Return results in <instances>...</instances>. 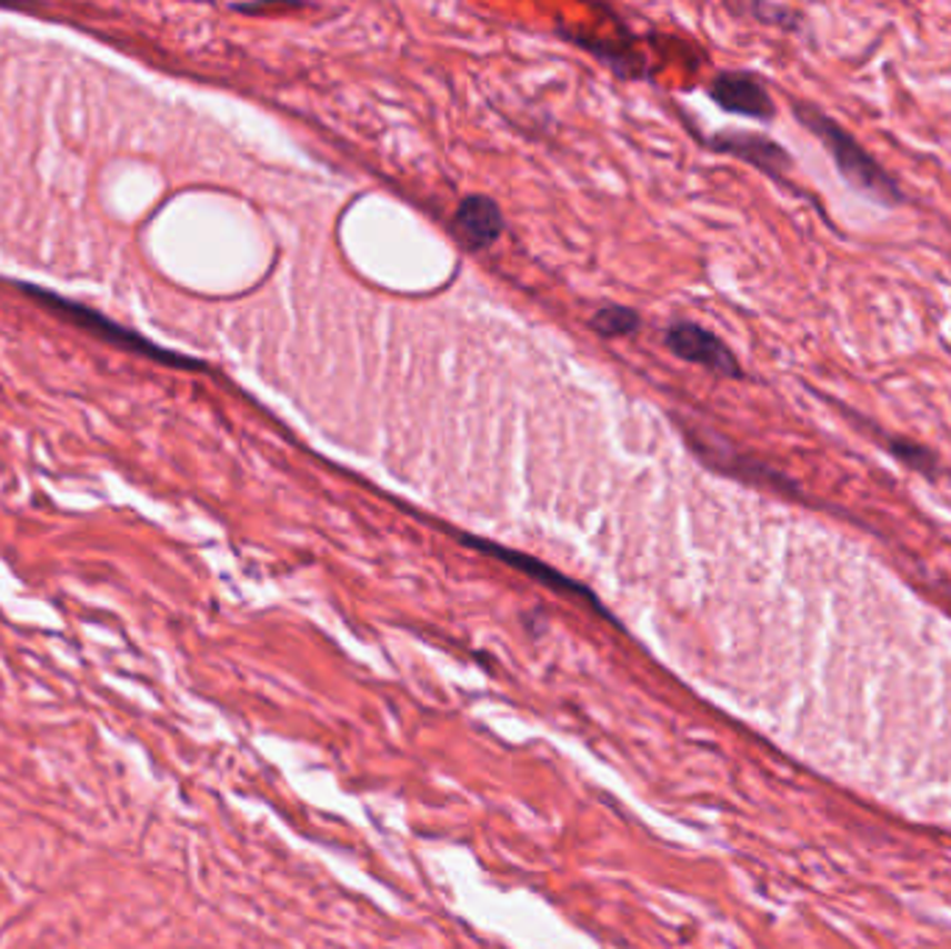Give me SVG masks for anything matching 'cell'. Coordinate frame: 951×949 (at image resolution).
<instances>
[{
  "mask_svg": "<svg viewBox=\"0 0 951 949\" xmlns=\"http://www.w3.org/2000/svg\"><path fill=\"white\" fill-rule=\"evenodd\" d=\"M710 98L723 112L740 114V118H777V103H773V96L765 87V81L757 79L754 73H745V70H723V73H718L710 84Z\"/></svg>",
  "mask_w": 951,
  "mask_h": 949,
  "instance_id": "4",
  "label": "cell"
},
{
  "mask_svg": "<svg viewBox=\"0 0 951 949\" xmlns=\"http://www.w3.org/2000/svg\"><path fill=\"white\" fill-rule=\"evenodd\" d=\"M665 346L684 362L707 368L712 373H721L729 379H743V368H740L738 357L732 354L727 343L710 329L699 327L693 321H677L668 327Z\"/></svg>",
  "mask_w": 951,
  "mask_h": 949,
  "instance_id": "3",
  "label": "cell"
},
{
  "mask_svg": "<svg viewBox=\"0 0 951 949\" xmlns=\"http://www.w3.org/2000/svg\"><path fill=\"white\" fill-rule=\"evenodd\" d=\"M457 231L470 242L473 248L493 246L504 229V214H501L499 203L488 196H468L457 207L453 214Z\"/></svg>",
  "mask_w": 951,
  "mask_h": 949,
  "instance_id": "7",
  "label": "cell"
},
{
  "mask_svg": "<svg viewBox=\"0 0 951 949\" xmlns=\"http://www.w3.org/2000/svg\"><path fill=\"white\" fill-rule=\"evenodd\" d=\"M712 148L732 157L743 159V162L754 164L757 170L771 176L773 181H784V176L793 170V159L790 153L779 146L777 140L765 134H749V131H721L712 140Z\"/></svg>",
  "mask_w": 951,
  "mask_h": 949,
  "instance_id": "6",
  "label": "cell"
},
{
  "mask_svg": "<svg viewBox=\"0 0 951 949\" xmlns=\"http://www.w3.org/2000/svg\"><path fill=\"white\" fill-rule=\"evenodd\" d=\"M590 327H593L599 334H604V338H627V334L638 332L640 318H638V312H634V309L607 307V309H601V312L593 314Z\"/></svg>",
  "mask_w": 951,
  "mask_h": 949,
  "instance_id": "10",
  "label": "cell"
},
{
  "mask_svg": "<svg viewBox=\"0 0 951 949\" xmlns=\"http://www.w3.org/2000/svg\"><path fill=\"white\" fill-rule=\"evenodd\" d=\"M23 292L26 296L34 298L37 303H42V307H48V312L59 314L62 321L73 323V327H79V329H87L90 334H98V338H103L107 343L118 346V349L131 351V354L148 357V360L159 362V366L181 368V371H196V368H203L201 362L192 360V357L179 354V351L162 349V346L151 343V340H146L142 334H137V332H131V329L114 323L112 318H107V314L96 312V309L84 307V303L70 301V298L57 296V292L46 290V287L23 284Z\"/></svg>",
  "mask_w": 951,
  "mask_h": 949,
  "instance_id": "2",
  "label": "cell"
},
{
  "mask_svg": "<svg viewBox=\"0 0 951 949\" xmlns=\"http://www.w3.org/2000/svg\"><path fill=\"white\" fill-rule=\"evenodd\" d=\"M868 423V432L873 434V438L879 440V446H882L884 451H888L890 457H893L895 462H901V466L907 468V471H915L921 473L923 479H940V473H943V466H940V457L934 454L929 446L918 443V440L904 438V434H893V432H882L879 427H873L871 421H862Z\"/></svg>",
  "mask_w": 951,
  "mask_h": 949,
  "instance_id": "8",
  "label": "cell"
},
{
  "mask_svg": "<svg viewBox=\"0 0 951 949\" xmlns=\"http://www.w3.org/2000/svg\"><path fill=\"white\" fill-rule=\"evenodd\" d=\"M793 118L804 126L810 134H815L821 140V146L827 148L829 157H832L834 170L840 173V179L857 190L860 196L871 198L879 207H901L907 201L904 190L895 181V176L851 134L845 126H840L832 114L823 112L821 107L807 101H793Z\"/></svg>",
  "mask_w": 951,
  "mask_h": 949,
  "instance_id": "1",
  "label": "cell"
},
{
  "mask_svg": "<svg viewBox=\"0 0 951 949\" xmlns=\"http://www.w3.org/2000/svg\"><path fill=\"white\" fill-rule=\"evenodd\" d=\"M749 12L754 14V18H760L762 23L779 26V29H784V31H799L801 26H804V18H801L799 9H790V7H773V3H754V7H749Z\"/></svg>",
  "mask_w": 951,
  "mask_h": 949,
  "instance_id": "11",
  "label": "cell"
},
{
  "mask_svg": "<svg viewBox=\"0 0 951 949\" xmlns=\"http://www.w3.org/2000/svg\"><path fill=\"white\" fill-rule=\"evenodd\" d=\"M729 443H715L710 446L707 440H695V451H699L701 457H704L707 466H712L715 471L727 473V477L740 479V482H749L757 485V488H768L773 490V493H782L790 496V499L799 501L801 499V488L795 479L784 477L782 471H777V468L771 466H762V462L751 460V457L738 454V451L727 449Z\"/></svg>",
  "mask_w": 951,
  "mask_h": 949,
  "instance_id": "5",
  "label": "cell"
},
{
  "mask_svg": "<svg viewBox=\"0 0 951 949\" xmlns=\"http://www.w3.org/2000/svg\"><path fill=\"white\" fill-rule=\"evenodd\" d=\"M464 543H470V546H473V549L490 551V555H495V557H499V560H504V562H510V566H515L518 571L532 573V577H538V582H545V585H551V588H560V590H573V593L588 596V599H590L588 590H582V588H577V585H571L565 577H560V573H557V571H551L549 566H543V562L529 560L527 555H515V551L504 549V546L484 543V540H476V538H464Z\"/></svg>",
  "mask_w": 951,
  "mask_h": 949,
  "instance_id": "9",
  "label": "cell"
}]
</instances>
